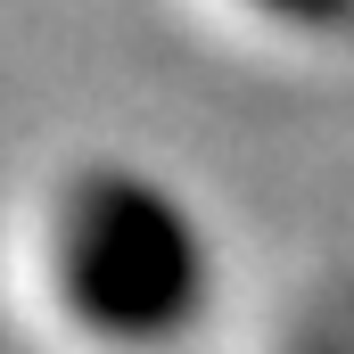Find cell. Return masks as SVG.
<instances>
[{
    "instance_id": "obj_1",
    "label": "cell",
    "mask_w": 354,
    "mask_h": 354,
    "mask_svg": "<svg viewBox=\"0 0 354 354\" xmlns=\"http://www.w3.org/2000/svg\"><path fill=\"white\" fill-rule=\"evenodd\" d=\"M50 280L66 313L107 346H165L214 297V248L157 174L140 165H83L58 189L50 223Z\"/></svg>"
},
{
    "instance_id": "obj_2",
    "label": "cell",
    "mask_w": 354,
    "mask_h": 354,
    "mask_svg": "<svg viewBox=\"0 0 354 354\" xmlns=\"http://www.w3.org/2000/svg\"><path fill=\"white\" fill-rule=\"evenodd\" d=\"M248 8H264L280 25H297V33H346L354 25V0H248Z\"/></svg>"
}]
</instances>
